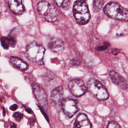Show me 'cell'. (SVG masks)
Here are the masks:
<instances>
[{"label": "cell", "mask_w": 128, "mask_h": 128, "mask_svg": "<svg viewBox=\"0 0 128 128\" xmlns=\"http://www.w3.org/2000/svg\"><path fill=\"white\" fill-rule=\"evenodd\" d=\"M73 14L76 22L80 24H87L90 18L88 7L85 0H76L74 2Z\"/></svg>", "instance_id": "obj_1"}, {"label": "cell", "mask_w": 128, "mask_h": 128, "mask_svg": "<svg viewBox=\"0 0 128 128\" xmlns=\"http://www.w3.org/2000/svg\"><path fill=\"white\" fill-rule=\"evenodd\" d=\"M104 12L110 18L128 21V10L116 2H108L104 8Z\"/></svg>", "instance_id": "obj_2"}, {"label": "cell", "mask_w": 128, "mask_h": 128, "mask_svg": "<svg viewBox=\"0 0 128 128\" xmlns=\"http://www.w3.org/2000/svg\"><path fill=\"white\" fill-rule=\"evenodd\" d=\"M38 13L46 20L49 22L56 21L58 17V12L56 8L46 1L40 2L36 6Z\"/></svg>", "instance_id": "obj_3"}, {"label": "cell", "mask_w": 128, "mask_h": 128, "mask_svg": "<svg viewBox=\"0 0 128 128\" xmlns=\"http://www.w3.org/2000/svg\"><path fill=\"white\" fill-rule=\"evenodd\" d=\"M45 48L36 42L30 44L26 47V54L28 58L39 64H43Z\"/></svg>", "instance_id": "obj_4"}, {"label": "cell", "mask_w": 128, "mask_h": 128, "mask_svg": "<svg viewBox=\"0 0 128 128\" xmlns=\"http://www.w3.org/2000/svg\"><path fill=\"white\" fill-rule=\"evenodd\" d=\"M87 90H88L97 99L104 100L108 98V94L103 84L98 80L90 78L87 83Z\"/></svg>", "instance_id": "obj_5"}, {"label": "cell", "mask_w": 128, "mask_h": 128, "mask_svg": "<svg viewBox=\"0 0 128 128\" xmlns=\"http://www.w3.org/2000/svg\"><path fill=\"white\" fill-rule=\"evenodd\" d=\"M68 88L72 94L76 97L84 94L87 91V88L84 82L78 78L70 80L68 84Z\"/></svg>", "instance_id": "obj_6"}, {"label": "cell", "mask_w": 128, "mask_h": 128, "mask_svg": "<svg viewBox=\"0 0 128 128\" xmlns=\"http://www.w3.org/2000/svg\"><path fill=\"white\" fill-rule=\"evenodd\" d=\"M61 108L67 116L72 118L78 110V102L70 98H64L62 102Z\"/></svg>", "instance_id": "obj_7"}, {"label": "cell", "mask_w": 128, "mask_h": 128, "mask_svg": "<svg viewBox=\"0 0 128 128\" xmlns=\"http://www.w3.org/2000/svg\"><path fill=\"white\" fill-rule=\"evenodd\" d=\"M32 90L34 96L41 107L44 110L48 109V102L46 93L44 90L36 84H33Z\"/></svg>", "instance_id": "obj_8"}, {"label": "cell", "mask_w": 128, "mask_h": 128, "mask_svg": "<svg viewBox=\"0 0 128 128\" xmlns=\"http://www.w3.org/2000/svg\"><path fill=\"white\" fill-rule=\"evenodd\" d=\"M64 90L62 86H58L55 88L51 92L50 100L52 105L57 110H59L61 108V104L64 99Z\"/></svg>", "instance_id": "obj_9"}, {"label": "cell", "mask_w": 128, "mask_h": 128, "mask_svg": "<svg viewBox=\"0 0 128 128\" xmlns=\"http://www.w3.org/2000/svg\"><path fill=\"white\" fill-rule=\"evenodd\" d=\"M109 76L111 80L116 85L123 90H126L128 88V81L120 74L114 70H110Z\"/></svg>", "instance_id": "obj_10"}, {"label": "cell", "mask_w": 128, "mask_h": 128, "mask_svg": "<svg viewBox=\"0 0 128 128\" xmlns=\"http://www.w3.org/2000/svg\"><path fill=\"white\" fill-rule=\"evenodd\" d=\"M92 124L88 117L84 114H80L76 117L74 128H91Z\"/></svg>", "instance_id": "obj_11"}, {"label": "cell", "mask_w": 128, "mask_h": 128, "mask_svg": "<svg viewBox=\"0 0 128 128\" xmlns=\"http://www.w3.org/2000/svg\"><path fill=\"white\" fill-rule=\"evenodd\" d=\"M48 47L52 51L55 52H62L64 47V44L62 40L58 38H52L48 44Z\"/></svg>", "instance_id": "obj_12"}, {"label": "cell", "mask_w": 128, "mask_h": 128, "mask_svg": "<svg viewBox=\"0 0 128 128\" xmlns=\"http://www.w3.org/2000/svg\"><path fill=\"white\" fill-rule=\"evenodd\" d=\"M8 4L10 10L16 14H20L24 12L22 0H8Z\"/></svg>", "instance_id": "obj_13"}, {"label": "cell", "mask_w": 128, "mask_h": 128, "mask_svg": "<svg viewBox=\"0 0 128 128\" xmlns=\"http://www.w3.org/2000/svg\"><path fill=\"white\" fill-rule=\"evenodd\" d=\"M10 62L14 66L20 70H25L28 68V64L22 59L18 57H10Z\"/></svg>", "instance_id": "obj_14"}, {"label": "cell", "mask_w": 128, "mask_h": 128, "mask_svg": "<svg viewBox=\"0 0 128 128\" xmlns=\"http://www.w3.org/2000/svg\"><path fill=\"white\" fill-rule=\"evenodd\" d=\"M1 44L4 48L8 49L10 47H14L16 44V42L12 37H3L1 39Z\"/></svg>", "instance_id": "obj_15"}, {"label": "cell", "mask_w": 128, "mask_h": 128, "mask_svg": "<svg viewBox=\"0 0 128 128\" xmlns=\"http://www.w3.org/2000/svg\"><path fill=\"white\" fill-rule=\"evenodd\" d=\"M104 4V0H94L93 8L96 12H98Z\"/></svg>", "instance_id": "obj_16"}, {"label": "cell", "mask_w": 128, "mask_h": 128, "mask_svg": "<svg viewBox=\"0 0 128 128\" xmlns=\"http://www.w3.org/2000/svg\"><path fill=\"white\" fill-rule=\"evenodd\" d=\"M58 6L62 8H67L70 2V0H54Z\"/></svg>", "instance_id": "obj_17"}, {"label": "cell", "mask_w": 128, "mask_h": 128, "mask_svg": "<svg viewBox=\"0 0 128 128\" xmlns=\"http://www.w3.org/2000/svg\"><path fill=\"white\" fill-rule=\"evenodd\" d=\"M106 128H122L120 126L114 121H110L107 125Z\"/></svg>", "instance_id": "obj_18"}, {"label": "cell", "mask_w": 128, "mask_h": 128, "mask_svg": "<svg viewBox=\"0 0 128 128\" xmlns=\"http://www.w3.org/2000/svg\"><path fill=\"white\" fill-rule=\"evenodd\" d=\"M13 117L14 118V119L18 121V122H20L22 118H23V115L21 112H14L13 114Z\"/></svg>", "instance_id": "obj_19"}, {"label": "cell", "mask_w": 128, "mask_h": 128, "mask_svg": "<svg viewBox=\"0 0 128 128\" xmlns=\"http://www.w3.org/2000/svg\"><path fill=\"white\" fill-rule=\"evenodd\" d=\"M109 46H110L109 44L105 42L102 46H98L96 49L98 50H106V48H108Z\"/></svg>", "instance_id": "obj_20"}, {"label": "cell", "mask_w": 128, "mask_h": 128, "mask_svg": "<svg viewBox=\"0 0 128 128\" xmlns=\"http://www.w3.org/2000/svg\"><path fill=\"white\" fill-rule=\"evenodd\" d=\"M120 52V50L117 48H113L112 50V53L114 55H116Z\"/></svg>", "instance_id": "obj_21"}, {"label": "cell", "mask_w": 128, "mask_h": 128, "mask_svg": "<svg viewBox=\"0 0 128 128\" xmlns=\"http://www.w3.org/2000/svg\"><path fill=\"white\" fill-rule=\"evenodd\" d=\"M18 108V106L16 104H12L11 106H10V108L12 110H16Z\"/></svg>", "instance_id": "obj_22"}, {"label": "cell", "mask_w": 128, "mask_h": 128, "mask_svg": "<svg viewBox=\"0 0 128 128\" xmlns=\"http://www.w3.org/2000/svg\"><path fill=\"white\" fill-rule=\"evenodd\" d=\"M26 112H28L29 114H32V110L30 108H26Z\"/></svg>", "instance_id": "obj_23"}]
</instances>
